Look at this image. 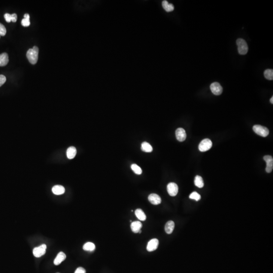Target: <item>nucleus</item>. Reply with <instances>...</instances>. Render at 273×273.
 Here are the masks:
<instances>
[{"instance_id":"obj_9","label":"nucleus","mask_w":273,"mask_h":273,"mask_svg":"<svg viewBox=\"0 0 273 273\" xmlns=\"http://www.w3.org/2000/svg\"><path fill=\"white\" fill-rule=\"evenodd\" d=\"M176 138L180 142H183L186 140L187 137L186 133L185 130L183 128H178L176 131Z\"/></svg>"},{"instance_id":"obj_10","label":"nucleus","mask_w":273,"mask_h":273,"mask_svg":"<svg viewBox=\"0 0 273 273\" xmlns=\"http://www.w3.org/2000/svg\"><path fill=\"white\" fill-rule=\"evenodd\" d=\"M158 245H159V241L158 239H152L148 242L147 246V250L149 252L153 251L158 248Z\"/></svg>"},{"instance_id":"obj_34","label":"nucleus","mask_w":273,"mask_h":273,"mask_svg":"<svg viewBox=\"0 0 273 273\" xmlns=\"http://www.w3.org/2000/svg\"><path fill=\"white\" fill-rule=\"evenodd\" d=\"M0 37H1V36H0Z\"/></svg>"},{"instance_id":"obj_12","label":"nucleus","mask_w":273,"mask_h":273,"mask_svg":"<svg viewBox=\"0 0 273 273\" xmlns=\"http://www.w3.org/2000/svg\"><path fill=\"white\" fill-rule=\"evenodd\" d=\"M142 223L139 221H135L131 222V231L135 233H141V229L142 228Z\"/></svg>"},{"instance_id":"obj_13","label":"nucleus","mask_w":273,"mask_h":273,"mask_svg":"<svg viewBox=\"0 0 273 273\" xmlns=\"http://www.w3.org/2000/svg\"><path fill=\"white\" fill-rule=\"evenodd\" d=\"M66 257V256L64 252H59L54 260V264L56 266H58L59 264H60L63 261H64V260H65Z\"/></svg>"},{"instance_id":"obj_25","label":"nucleus","mask_w":273,"mask_h":273,"mask_svg":"<svg viewBox=\"0 0 273 273\" xmlns=\"http://www.w3.org/2000/svg\"><path fill=\"white\" fill-rule=\"evenodd\" d=\"M189 198L198 201L201 199V196L196 192H193L189 196Z\"/></svg>"},{"instance_id":"obj_2","label":"nucleus","mask_w":273,"mask_h":273,"mask_svg":"<svg viewBox=\"0 0 273 273\" xmlns=\"http://www.w3.org/2000/svg\"><path fill=\"white\" fill-rule=\"evenodd\" d=\"M238 46V51L241 55L247 54L248 50V47L246 41L242 39H238L236 41Z\"/></svg>"},{"instance_id":"obj_1","label":"nucleus","mask_w":273,"mask_h":273,"mask_svg":"<svg viewBox=\"0 0 273 273\" xmlns=\"http://www.w3.org/2000/svg\"><path fill=\"white\" fill-rule=\"evenodd\" d=\"M39 55V48L37 46H34L32 49L27 51L26 56L29 62L32 64H35L37 62Z\"/></svg>"},{"instance_id":"obj_4","label":"nucleus","mask_w":273,"mask_h":273,"mask_svg":"<svg viewBox=\"0 0 273 273\" xmlns=\"http://www.w3.org/2000/svg\"><path fill=\"white\" fill-rule=\"evenodd\" d=\"M212 142L208 139H205L200 142L199 145V150L201 152L208 151L212 147Z\"/></svg>"},{"instance_id":"obj_32","label":"nucleus","mask_w":273,"mask_h":273,"mask_svg":"<svg viewBox=\"0 0 273 273\" xmlns=\"http://www.w3.org/2000/svg\"><path fill=\"white\" fill-rule=\"evenodd\" d=\"M24 18H26V19H30V17L29 14H25V15H24Z\"/></svg>"},{"instance_id":"obj_31","label":"nucleus","mask_w":273,"mask_h":273,"mask_svg":"<svg viewBox=\"0 0 273 273\" xmlns=\"http://www.w3.org/2000/svg\"><path fill=\"white\" fill-rule=\"evenodd\" d=\"M12 15V21L13 23H15L17 19V16L16 14L14 13L11 14Z\"/></svg>"},{"instance_id":"obj_5","label":"nucleus","mask_w":273,"mask_h":273,"mask_svg":"<svg viewBox=\"0 0 273 273\" xmlns=\"http://www.w3.org/2000/svg\"><path fill=\"white\" fill-rule=\"evenodd\" d=\"M47 246L46 244H42L40 246L34 248L33 250V254L36 257H40L45 254L46 252Z\"/></svg>"},{"instance_id":"obj_28","label":"nucleus","mask_w":273,"mask_h":273,"mask_svg":"<svg viewBox=\"0 0 273 273\" xmlns=\"http://www.w3.org/2000/svg\"><path fill=\"white\" fill-rule=\"evenodd\" d=\"M5 19L7 23H10L12 21V15L9 13H6L4 15Z\"/></svg>"},{"instance_id":"obj_29","label":"nucleus","mask_w":273,"mask_h":273,"mask_svg":"<svg viewBox=\"0 0 273 273\" xmlns=\"http://www.w3.org/2000/svg\"><path fill=\"white\" fill-rule=\"evenodd\" d=\"M6 78L4 75H0V87L6 82Z\"/></svg>"},{"instance_id":"obj_20","label":"nucleus","mask_w":273,"mask_h":273,"mask_svg":"<svg viewBox=\"0 0 273 273\" xmlns=\"http://www.w3.org/2000/svg\"><path fill=\"white\" fill-rule=\"evenodd\" d=\"M194 183L196 186L198 187L199 188H201L204 186V182H203V179L201 177L199 176H196L194 180Z\"/></svg>"},{"instance_id":"obj_27","label":"nucleus","mask_w":273,"mask_h":273,"mask_svg":"<svg viewBox=\"0 0 273 273\" xmlns=\"http://www.w3.org/2000/svg\"><path fill=\"white\" fill-rule=\"evenodd\" d=\"M21 24L23 25V26H29L30 25V19H26V18H24V19H23L22 20V21H21Z\"/></svg>"},{"instance_id":"obj_19","label":"nucleus","mask_w":273,"mask_h":273,"mask_svg":"<svg viewBox=\"0 0 273 273\" xmlns=\"http://www.w3.org/2000/svg\"><path fill=\"white\" fill-rule=\"evenodd\" d=\"M135 215L138 219L140 221H144L146 219V216L145 213L141 209H136L135 211Z\"/></svg>"},{"instance_id":"obj_33","label":"nucleus","mask_w":273,"mask_h":273,"mask_svg":"<svg viewBox=\"0 0 273 273\" xmlns=\"http://www.w3.org/2000/svg\"><path fill=\"white\" fill-rule=\"evenodd\" d=\"M270 102H271V103H272V104H273V96H272V98H271Z\"/></svg>"},{"instance_id":"obj_7","label":"nucleus","mask_w":273,"mask_h":273,"mask_svg":"<svg viewBox=\"0 0 273 273\" xmlns=\"http://www.w3.org/2000/svg\"><path fill=\"white\" fill-rule=\"evenodd\" d=\"M264 159L266 161L267 166L266 171L268 173H270L273 170V158L270 155H266L264 157Z\"/></svg>"},{"instance_id":"obj_14","label":"nucleus","mask_w":273,"mask_h":273,"mask_svg":"<svg viewBox=\"0 0 273 273\" xmlns=\"http://www.w3.org/2000/svg\"><path fill=\"white\" fill-rule=\"evenodd\" d=\"M65 191V190L64 187L61 185H56L52 188L53 193L57 195L64 194Z\"/></svg>"},{"instance_id":"obj_3","label":"nucleus","mask_w":273,"mask_h":273,"mask_svg":"<svg viewBox=\"0 0 273 273\" xmlns=\"http://www.w3.org/2000/svg\"><path fill=\"white\" fill-rule=\"evenodd\" d=\"M253 130L257 134L263 137H266L269 134V130L266 127L262 125H254Z\"/></svg>"},{"instance_id":"obj_26","label":"nucleus","mask_w":273,"mask_h":273,"mask_svg":"<svg viewBox=\"0 0 273 273\" xmlns=\"http://www.w3.org/2000/svg\"><path fill=\"white\" fill-rule=\"evenodd\" d=\"M7 30L6 27H5V26L2 24L1 23H0V36H5Z\"/></svg>"},{"instance_id":"obj_24","label":"nucleus","mask_w":273,"mask_h":273,"mask_svg":"<svg viewBox=\"0 0 273 273\" xmlns=\"http://www.w3.org/2000/svg\"><path fill=\"white\" fill-rule=\"evenodd\" d=\"M131 169L133 170V172L137 175H141L142 173V169L141 167L138 166L137 164H133L131 166Z\"/></svg>"},{"instance_id":"obj_15","label":"nucleus","mask_w":273,"mask_h":273,"mask_svg":"<svg viewBox=\"0 0 273 273\" xmlns=\"http://www.w3.org/2000/svg\"><path fill=\"white\" fill-rule=\"evenodd\" d=\"M175 228V223L173 221L167 222L165 226V231L168 234H170L173 232Z\"/></svg>"},{"instance_id":"obj_11","label":"nucleus","mask_w":273,"mask_h":273,"mask_svg":"<svg viewBox=\"0 0 273 273\" xmlns=\"http://www.w3.org/2000/svg\"><path fill=\"white\" fill-rule=\"evenodd\" d=\"M148 200L150 203L154 205H159L161 202V198L159 196L154 193L151 194L148 196Z\"/></svg>"},{"instance_id":"obj_17","label":"nucleus","mask_w":273,"mask_h":273,"mask_svg":"<svg viewBox=\"0 0 273 273\" xmlns=\"http://www.w3.org/2000/svg\"><path fill=\"white\" fill-rule=\"evenodd\" d=\"M9 62V57L7 53H4L0 54V66H4Z\"/></svg>"},{"instance_id":"obj_21","label":"nucleus","mask_w":273,"mask_h":273,"mask_svg":"<svg viewBox=\"0 0 273 273\" xmlns=\"http://www.w3.org/2000/svg\"><path fill=\"white\" fill-rule=\"evenodd\" d=\"M141 149L144 152H151L153 150V148L149 143L146 142H144L142 143L141 145Z\"/></svg>"},{"instance_id":"obj_35","label":"nucleus","mask_w":273,"mask_h":273,"mask_svg":"<svg viewBox=\"0 0 273 273\" xmlns=\"http://www.w3.org/2000/svg\"></svg>"},{"instance_id":"obj_16","label":"nucleus","mask_w":273,"mask_h":273,"mask_svg":"<svg viewBox=\"0 0 273 273\" xmlns=\"http://www.w3.org/2000/svg\"><path fill=\"white\" fill-rule=\"evenodd\" d=\"M162 6L163 9L167 12H172L175 9L174 6L173 4L169 3L167 1H163L162 2Z\"/></svg>"},{"instance_id":"obj_6","label":"nucleus","mask_w":273,"mask_h":273,"mask_svg":"<svg viewBox=\"0 0 273 273\" xmlns=\"http://www.w3.org/2000/svg\"><path fill=\"white\" fill-rule=\"evenodd\" d=\"M167 190L170 195L175 196L177 195L179 191L178 185L175 183H170L167 185Z\"/></svg>"},{"instance_id":"obj_22","label":"nucleus","mask_w":273,"mask_h":273,"mask_svg":"<svg viewBox=\"0 0 273 273\" xmlns=\"http://www.w3.org/2000/svg\"><path fill=\"white\" fill-rule=\"evenodd\" d=\"M95 245L92 242H87L83 246V249L84 250L89 251H94L95 249Z\"/></svg>"},{"instance_id":"obj_18","label":"nucleus","mask_w":273,"mask_h":273,"mask_svg":"<svg viewBox=\"0 0 273 273\" xmlns=\"http://www.w3.org/2000/svg\"><path fill=\"white\" fill-rule=\"evenodd\" d=\"M67 156L69 159H72L75 158L76 154V149L75 147H70L68 148L66 152Z\"/></svg>"},{"instance_id":"obj_8","label":"nucleus","mask_w":273,"mask_h":273,"mask_svg":"<svg viewBox=\"0 0 273 273\" xmlns=\"http://www.w3.org/2000/svg\"><path fill=\"white\" fill-rule=\"evenodd\" d=\"M211 91L215 95H220L222 92V88L219 82H213L210 86Z\"/></svg>"},{"instance_id":"obj_23","label":"nucleus","mask_w":273,"mask_h":273,"mask_svg":"<svg viewBox=\"0 0 273 273\" xmlns=\"http://www.w3.org/2000/svg\"><path fill=\"white\" fill-rule=\"evenodd\" d=\"M264 76L266 79H268V80H273V69H267V70H265L264 72Z\"/></svg>"},{"instance_id":"obj_30","label":"nucleus","mask_w":273,"mask_h":273,"mask_svg":"<svg viewBox=\"0 0 273 273\" xmlns=\"http://www.w3.org/2000/svg\"><path fill=\"white\" fill-rule=\"evenodd\" d=\"M86 273V271L85 269L83 268L82 267H79L78 268V269H76L75 271V273Z\"/></svg>"}]
</instances>
